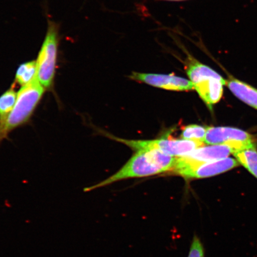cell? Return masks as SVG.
<instances>
[{
	"instance_id": "1",
	"label": "cell",
	"mask_w": 257,
	"mask_h": 257,
	"mask_svg": "<svg viewBox=\"0 0 257 257\" xmlns=\"http://www.w3.org/2000/svg\"><path fill=\"white\" fill-rule=\"evenodd\" d=\"M176 157L158 151H139L113 175L98 184L83 189L84 192L104 187L121 180L144 178L170 172L174 169Z\"/></svg>"
},
{
	"instance_id": "2",
	"label": "cell",
	"mask_w": 257,
	"mask_h": 257,
	"mask_svg": "<svg viewBox=\"0 0 257 257\" xmlns=\"http://www.w3.org/2000/svg\"><path fill=\"white\" fill-rule=\"evenodd\" d=\"M45 89L38 79L21 89L14 108L4 123L0 124V144L12 131L30 120Z\"/></svg>"
},
{
	"instance_id": "3",
	"label": "cell",
	"mask_w": 257,
	"mask_h": 257,
	"mask_svg": "<svg viewBox=\"0 0 257 257\" xmlns=\"http://www.w3.org/2000/svg\"><path fill=\"white\" fill-rule=\"evenodd\" d=\"M240 166L235 159L227 158L204 163H195L184 156L176 157L174 169L170 175L179 176L185 180L211 178L229 171Z\"/></svg>"
},
{
	"instance_id": "4",
	"label": "cell",
	"mask_w": 257,
	"mask_h": 257,
	"mask_svg": "<svg viewBox=\"0 0 257 257\" xmlns=\"http://www.w3.org/2000/svg\"><path fill=\"white\" fill-rule=\"evenodd\" d=\"M110 138L126 145L136 152L158 151L173 157L186 155L193 151L205 146L204 143L200 141L183 140H127L114 137Z\"/></svg>"
},
{
	"instance_id": "5",
	"label": "cell",
	"mask_w": 257,
	"mask_h": 257,
	"mask_svg": "<svg viewBox=\"0 0 257 257\" xmlns=\"http://www.w3.org/2000/svg\"><path fill=\"white\" fill-rule=\"evenodd\" d=\"M57 54V30L51 24L37 62V78L45 89H50L55 76Z\"/></svg>"
},
{
	"instance_id": "6",
	"label": "cell",
	"mask_w": 257,
	"mask_h": 257,
	"mask_svg": "<svg viewBox=\"0 0 257 257\" xmlns=\"http://www.w3.org/2000/svg\"><path fill=\"white\" fill-rule=\"evenodd\" d=\"M204 143L208 146L225 145L232 147L234 152L256 146L254 138L247 132L225 126L207 127Z\"/></svg>"
},
{
	"instance_id": "7",
	"label": "cell",
	"mask_w": 257,
	"mask_h": 257,
	"mask_svg": "<svg viewBox=\"0 0 257 257\" xmlns=\"http://www.w3.org/2000/svg\"><path fill=\"white\" fill-rule=\"evenodd\" d=\"M136 81L170 91H189L194 89V83L191 80L173 75L144 73L133 72L128 76Z\"/></svg>"
},
{
	"instance_id": "8",
	"label": "cell",
	"mask_w": 257,
	"mask_h": 257,
	"mask_svg": "<svg viewBox=\"0 0 257 257\" xmlns=\"http://www.w3.org/2000/svg\"><path fill=\"white\" fill-rule=\"evenodd\" d=\"M194 89L201 98L213 110V106L219 102L223 94L224 86L226 85V79L210 78L195 83Z\"/></svg>"
},
{
	"instance_id": "9",
	"label": "cell",
	"mask_w": 257,
	"mask_h": 257,
	"mask_svg": "<svg viewBox=\"0 0 257 257\" xmlns=\"http://www.w3.org/2000/svg\"><path fill=\"white\" fill-rule=\"evenodd\" d=\"M234 152V150L230 146L212 145L199 148L184 156L195 163H204L227 158L233 154Z\"/></svg>"
},
{
	"instance_id": "10",
	"label": "cell",
	"mask_w": 257,
	"mask_h": 257,
	"mask_svg": "<svg viewBox=\"0 0 257 257\" xmlns=\"http://www.w3.org/2000/svg\"><path fill=\"white\" fill-rule=\"evenodd\" d=\"M186 58L185 60V70L189 79L195 84L202 81V80L210 79L217 78L224 79L220 74L215 71L211 67L205 65L193 57L188 51L185 50Z\"/></svg>"
},
{
	"instance_id": "11",
	"label": "cell",
	"mask_w": 257,
	"mask_h": 257,
	"mask_svg": "<svg viewBox=\"0 0 257 257\" xmlns=\"http://www.w3.org/2000/svg\"><path fill=\"white\" fill-rule=\"evenodd\" d=\"M227 87L236 98L257 110V89L251 85L228 75Z\"/></svg>"
},
{
	"instance_id": "12",
	"label": "cell",
	"mask_w": 257,
	"mask_h": 257,
	"mask_svg": "<svg viewBox=\"0 0 257 257\" xmlns=\"http://www.w3.org/2000/svg\"><path fill=\"white\" fill-rule=\"evenodd\" d=\"M232 155L248 171L257 179L256 146L234 152Z\"/></svg>"
},
{
	"instance_id": "13",
	"label": "cell",
	"mask_w": 257,
	"mask_h": 257,
	"mask_svg": "<svg viewBox=\"0 0 257 257\" xmlns=\"http://www.w3.org/2000/svg\"><path fill=\"white\" fill-rule=\"evenodd\" d=\"M37 78V62L31 61L22 64L18 67L16 74L15 81L25 86L34 81Z\"/></svg>"
},
{
	"instance_id": "14",
	"label": "cell",
	"mask_w": 257,
	"mask_h": 257,
	"mask_svg": "<svg viewBox=\"0 0 257 257\" xmlns=\"http://www.w3.org/2000/svg\"><path fill=\"white\" fill-rule=\"evenodd\" d=\"M17 98L18 94L15 91L14 85L0 96V124L7 119L15 107Z\"/></svg>"
},
{
	"instance_id": "15",
	"label": "cell",
	"mask_w": 257,
	"mask_h": 257,
	"mask_svg": "<svg viewBox=\"0 0 257 257\" xmlns=\"http://www.w3.org/2000/svg\"><path fill=\"white\" fill-rule=\"evenodd\" d=\"M206 132L207 127L197 124L188 125L182 130L181 138L183 140L200 141L204 143Z\"/></svg>"
},
{
	"instance_id": "16",
	"label": "cell",
	"mask_w": 257,
	"mask_h": 257,
	"mask_svg": "<svg viewBox=\"0 0 257 257\" xmlns=\"http://www.w3.org/2000/svg\"><path fill=\"white\" fill-rule=\"evenodd\" d=\"M203 245L197 235L194 236L188 257H204Z\"/></svg>"
},
{
	"instance_id": "17",
	"label": "cell",
	"mask_w": 257,
	"mask_h": 257,
	"mask_svg": "<svg viewBox=\"0 0 257 257\" xmlns=\"http://www.w3.org/2000/svg\"><path fill=\"white\" fill-rule=\"evenodd\" d=\"M156 1L182 2V1H185V0H156Z\"/></svg>"
}]
</instances>
